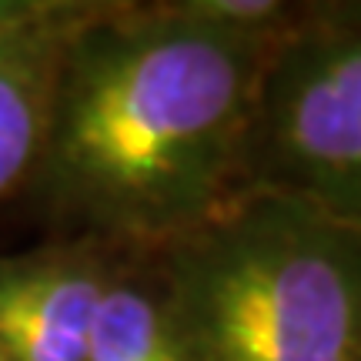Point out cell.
Here are the masks:
<instances>
[{"label": "cell", "instance_id": "obj_1", "mask_svg": "<svg viewBox=\"0 0 361 361\" xmlns=\"http://www.w3.org/2000/svg\"><path fill=\"white\" fill-rule=\"evenodd\" d=\"M281 34L178 4H104L67 37L30 194L71 238L157 255L245 191V151Z\"/></svg>", "mask_w": 361, "mask_h": 361}, {"label": "cell", "instance_id": "obj_2", "mask_svg": "<svg viewBox=\"0 0 361 361\" xmlns=\"http://www.w3.org/2000/svg\"><path fill=\"white\" fill-rule=\"evenodd\" d=\"M180 361H361V228L245 188L154 255Z\"/></svg>", "mask_w": 361, "mask_h": 361}, {"label": "cell", "instance_id": "obj_3", "mask_svg": "<svg viewBox=\"0 0 361 361\" xmlns=\"http://www.w3.org/2000/svg\"><path fill=\"white\" fill-rule=\"evenodd\" d=\"M245 188L361 228V4L301 7L268 57Z\"/></svg>", "mask_w": 361, "mask_h": 361}, {"label": "cell", "instance_id": "obj_4", "mask_svg": "<svg viewBox=\"0 0 361 361\" xmlns=\"http://www.w3.org/2000/svg\"><path fill=\"white\" fill-rule=\"evenodd\" d=\"M111 255L80 238L0 255L4 361H84L104 291L121 268Z\"/></svg>", "mask_w": 361, "mask_h": 361}, {"label": "cell", "instance_id": "obj_5", "mask_svg": "<svg viewBox=\"0 0 361 361\" xmlns=\"http://www.w3.org/2000/svg\"><path fill=\"white\" fill-rule=\"evenodd\" d=\"M74 30L0 54V201L24 184L37 164L61 51Z\"/></svg>", "mask_w": 361, "mask_h": 361}, {"label": "cell", "instance_id": "obj_6", "mask_svg": "<svg viewBox=\"0 0 361 361\" xmlns=\"http://www.w3.org/2000/svg\"><path fill=\"white\" fill-rule=\"evenodd\" d=\"M84 361H180L154 281L117 268L94 318Z\"/></svg>", "mask_w": 361, "mask_h": 361}, {"label": "cell", "instance_id": "obj_7", "mask_svg": "<svg viewBox=\"0 0 361 361\" xmlns=\"http://www.w3.org/2000/svg\"><path fill=\"white\" fill-rule=\"evenodd\" d=\"M97 0H0V54L67 34L101 13Z\"/></svg>", "mask_w": 361, "mask_h": 361}, {"label": "cell", "instance_id": "obj_8", "mask_svg": "<svg viewBox=\"0 0 361 361\" xmlns=\"http://www.w3.org/2000/svg\"><path fill=\"white\" fill-rule=\"evenodd\" d=\"M0 361H4V355H0Z\"/></svg>", "mask_w": 361, "mask_h": 361}]
</instances>
